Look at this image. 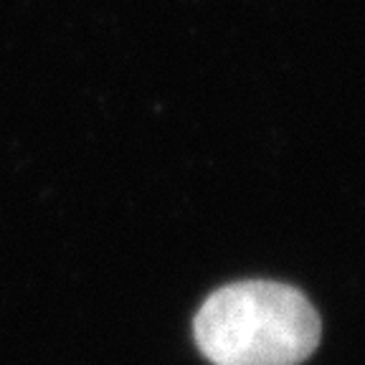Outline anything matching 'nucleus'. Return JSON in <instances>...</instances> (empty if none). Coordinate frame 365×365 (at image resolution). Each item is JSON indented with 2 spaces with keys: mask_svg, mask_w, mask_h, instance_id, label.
<instances>
[{
  "mask_svg": "<svg viewBox=\"0 0 365 365\" xmlns=\"http://www.w3.org/2000/svg\"><path fill=\"white\" fill-rule=\"evenodd\" d=\"M193 335L213 365H299L319 342V314L299 289L236 282L198 309Z\"/></svg>",
  "mask_w": 365,
  "mask_h": 365,
  "instance_id": "f257e3e1",
  "label": "nucleus"
}]
</instances>
